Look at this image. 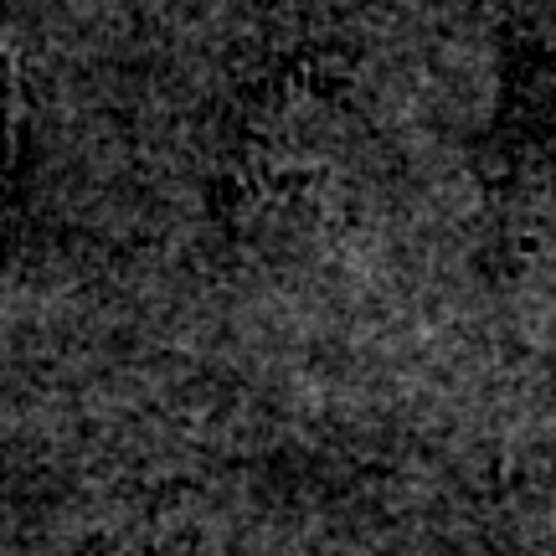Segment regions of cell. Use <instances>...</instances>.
<instances>
[{
  "mask_svg": "<svg viewBox=\"0 0 556 556\" xmlns=\"http://www.w3.org/2000/svg\"><path fill=\"white\" fill-rule=\"evenodd\" d=\"M11 129H16V73L0 58V155L11 150Z\"/></svg>",
  "mask_w": 556,
  "mask_h": 556,
  "instance_id": "cell-1",
  "label": "cell"
}]
</instances>
